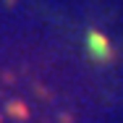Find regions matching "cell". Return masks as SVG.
<instances>
[{"instance_id": "obj_1", "label": "cell", "mask_w": 123, "mask_h": 123, "mask_svg": "<svg viewBox=\"0 0 123 123\" xmlns=\"http://www.w3.org/2000/svg\"><path fill=\"white\" fill-rule=\"evenodd\" d=\"M86 52L97 63H110L113 60V47H110L107 37H102L99 31H89L86 34Z\"/></svg>"}]
</instances>
